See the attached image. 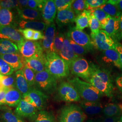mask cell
Segmentation results:
<instances>
[{
    "instance_id": "cell-1",
    "label": "cell",
    "mask_w": 122,
    "mask_h": 122,
    "mask_svg": "<svg viewBox=\"0 0 122 122\" xmlns=\"http://www.w3.org/2000/svg\"><path fill=\"white\" fill-rule=\"evenodd\" d=\"M103 95L113 96V86L109 70L92 63V73L89 81Z\"/></svg>"
},
{
    "instance_id": "cell-2",
    "label": "cell",
    "mask_w": 122,
    "mask_h": 122,
    "mask_svg": "<svg viewBox=\"0 0 122 122\" xmlns=\"http://www.w3.org/2000/svg\"><path fill=\"white\" fill-rule=\"evenodd\" d=\"M45 70L56 79L67 77L70 73L68 63L55 52L45 53Z\"/></svg>"
},
{
    "instance_id": "cell-3",
    "label": "cell",
    "mask_w": 122,
    "mask_h": 122,
    "mask_svg": "<svg viewBox=\"0 0 122 122\" xmlns=\"http://www.w3.org/2000/svg\"><path fill=\"white\" fill-rule=\"evenodd\" d=\"M84 100L91 102L99 101L103 94L91 83L84 81L77 77L68 80Z\"/></svg>"
},
{
    "instance_id": "cell-4",
    "label": "cell",
    "mask_w": 122,
    "mask_h": 122,
    "mask_svg": "<svg viewBox=\"0 0 122 122\" xmlns=\"http://www.w3.org/2000/svg\"><path fill=\"white\" fill-rule=\"evenodd\" d=\"M57 80L45 70L36 73L35 85L37 89L44 94L51 95L56 92L57 89Z\"/></svg>"
},
{
    "instance_id": "cell-5",
    "label": "cell",
    "mask_w": 122,
    "mask_h": 122,
    "mask_svg": "<svg viewBox=\"0 0 122 122\" xmlns=\"http://www.w3.org/2000/svg\"><path fill=\"white\" fill-rule=\"evenodd\" d=\"M71 73L89 82L92 73V63L83 57H78L68 63Z\"/></svg>"
},
{
    "instance_id": "cell-6",
    "label": "cell",
    "mask_w": 122,
    "mask_h": 122,
    "mask_svg": "<svg viewBox=\"0 0 122 122\" xmlns=\"http://www.w3.org/2000/svg\"><path fill=\"white\" fill-rule=\"evenodd\" d=\"M86 118V113L79 106L70 104L61 108L58 122H84Z\"/></svg>"
},
{
    "instance_id": "cell-7",
    "label": "cell",
    "mask_w": 122,
    "mask_h": 122,
    "mask_svg": "<svg viewBox=\"0 0 122 122\" xmlns=\"http://www.w3.org/2000/svg\"><path fill=\"white\" fill-rule=\"evenodd\" d=\"M17 45L20 54L25 59L41 57L45 53L41 43L38 41L25 39Z\"/></svg>"
},
{
    "instance_id": "cell-8",
    "label": "cell",
    "mask_w": 122,
    "mask_h": 122,
    "mask_svg": "<svg viewBox=\"0 0 122 122\" xmlns=\"http://www.w3.org/2000/svg\"><path fill=\"white\" fill-rule=\"evenodd\" d=\"M92 43L94 47L101 51L115 49L116 42L104 30H100L96 34L91 33Z\"/></svg>"
},
{
    "instance_id": "cell-9",
    "label": "cell",
    "mask_w": 122,
    "mask_h": 122,
    "mask_svg": "<svg viewBox=\"0 0 122 122\" xmlns=\"http://www.w3.org/2000/svg\"><path fill=\"white\" fill-rule=\"evenodd\" d=\"M66 34L75 43L86 48L89 52L93 50L94 46L90 36L83 31L74 26H70Z\"/></svg>"
},
{
    "instance_id": "cell-10",
    "label": "cell",
    "mask_w": 122,
    "mask_h": 122,
    "mask_svg": "<svg viewBox=\"0 0 122 122\" xmlns=\"http://www.w3.org/2000/svg\"><path fill=\"white\" fill-rule=\"evenodd\" d=\"M57 97L59 100L66 102H78L81 97L74 87L69 82L63 81L57 89Z\"/></svg>"
},
{
    "instance_id": "cell-11",
    "label": "cell",
    "mask_w": 122,
    "mask_h": 122,
    "mask_svg": "<svg viewBox=\"0 0 122 122\" xmlns=\"http://www.w3.org/2000/svg\"><path fill=\"white\" fill-rule=\"evenodd\" d=\"M100 29L105 30L113 40L118 42L121 38L119 18L109 17L100 21Z\"/></svg>"
},
{
    "instance_id": "cell-12",
    "label": "cell",
    "mask_w": 122,
    "mask_h": 122,
    "mask_svg": "<svg viewBox=\"0 0 122 122\" xmlns=\"http://www.w3.org/2000/svg\"><path fill=\"white\" fill-rule=\"evenodd\" d=\"M97 60L102 66L113 65L122 69L118 54L115 49H109L102 51L98 57Z\"/></svg>"
},
{
    "instance_id": "cell-13",
    "label": "cell",
    "mask_w": 122,
    "mask_h": 122,
    "mask_svg": "<svg viewBox=\"0 0 122 122\" xmlns=\"http://www.w3.org/2000/svg\"><path fill=\"white\" fill-rule=\"evenodd\" d=\"M56 34V27L55 25L52 24L47 25L44 35V39L41 43L45 53L54 52L53 43Z\"/></svg>"
},
{
    "instance_id": "cell-14",
    "label": "cell",
    "mask_w": 122,
    "mask_h": 122,
    "mask_svg": "<svg viewBox=\"0 0 122 122\" xmlns=\"http://www.w3.org/2000/svg\"><path fill=\"white\" fill-rule=\"evenodd\" d=\"M0 39L9 40L16 44L25 39L18 29L9 26H0Z\"/></svg>"
},
{
    "instance_id": "cell-15",
    "label": "cell",
    "mask_w": 122,
    "mask_h": 122,
    "mask_svg": "<svg viewBox=\"0 0 122 122\" xmlns=\"http://www.w3.org/2000/svg\"><path fill=\"white\" fill-rule=\"evenodd\" d=\"M18 18L17 12L15 13L11 10L0 8V26H11L16 29L17 24L20 19Z\"/></svg>"
},
{
    "instance_id": "cell-16",
    "label": "cell",
    "mask_w": 122,
    "mask_h": 122,
    "mask_svg": "<svg viewBox=\"0 0 122 122\" xmlns=\"http://www.w3.org/2000/svg\"><path fill=\"white\" fill-rule=\"evenodd\" d=\"M38 111L35 106L22 99L16 106L15 113L21 118H28L32 120Z\"/></svg>"
},
{
    "instance_id": "cell-17",
    "label": "cell",
    "mask_w": 122,
    "mask_h": 122,
    "mask_svg": "<svg viewBox=\"0 0 122 122\" xmlns=\"http://www.w3.org/2000/svg\"><path fill=\"white\" fill-rule=\"evenodd\" d=\"M28 94L34 102L38 110H44L46 108L48 99V97L46 94L39 90L33 87H32Z\"/></svg>"
},
{
    "instance_id": "cell-18",
    "label": "cell",
    "mask_w": 122,
    "mask_h": 122,
    "mask_svg": "<svg viewBox=\"0 0 122 122\" xmlns=\"http://www.w3.org/2000/svg\"><path fill=\"white\" fill-rule=\"evenodd\" d=\"M76 15L71 8L66 9L57 12L56 22L59 28L63 27L70 23L75 22Z\"/></svg>"
},
{
    "instance_id": "cell-19",
    "label": "cell",
    "mask_w": 122,
    "mask_h": 122,
    "mask_svg": "<svg viewBox=\"0 0 122 122\" xmlns=\"http://www.w3.org/2000/svg\"><path fill=\"white\" fill-rule=\"evenodd\" d=\"M0 58L10 66L14 71L20 70L24 66L25 59L20 54H6L0 55Z\"/></svg>"
},
{
    "instance_id": "cell-20",
    "label": "cell",
    "mask_w": 122,
    "mask_h": 122,
    "mask_svg": "<svg viewBox=\"0 0 122 122\" xmlns=\"http://www.w3.org/2000/svg\"><path fill=\"white\" fill-rule=\"evenodd\" d=\"M57 10L53 0H48L42 12V17L47 25L53 23L56 16Z\"/></svg>"
},
{
    "instance_id": "cell-21",
    "label": "cell",
    "mask_w": 122,
    "mask_h": 122,
    "mask_svg": "<svg viewBox=\"0 0 122 122\" xmlns=\"http://www.w3.org/2000/svg\"><path fill=\"white\" fill-rule=\"evenodd\" d=\"M80 107L85 113L90 115L101 113L104 109L100 101L91 102L83 100L80 103Z\"/></svg>"
},
{
    "instance_id": "cell-22",
    "label": "cell",
    "mask_w": 122,
    "mask_h": 122,
    "mask_svg": "<svg viewBox=\"0 0 122 122\" xmlns=\"http://www.w3.org/2000/svg\"><path fill=\"white\" fill-rule=\"evenodd\" d=\"M24 65H26L33 70L36 73L45 70V53L41 57L25 59Z\"/></svg>"
},
{
    "instance_id": "cell-23",
    "label": "cell",
    "mask_w": 122,
    "mask_h": 122,
    "mask_svg": "<svg viewBox=\"0 0 122 122\" xmlns=\"http://www.w3.org/2000/svg\"><path fill=\"white\" fill-rule=\"evenodd\" d=\"M64 35L65 38L63 47L59 54V55L62 58L66 61L67 63H69L75 58L80 57H78L74 53L66 33Z\"/></svg>"
},
{
    "instance_id": "cell-24",
    "label": "cell",
    "mask_w": 122,
    "mask_h": 122,
    "mask_svg": "<svg viewBox=\"0 0 122 122\" xmlns=\"http://www.w3.org/2000/svg\"><path fill=\"white\" fill-rule=\"evenodd\" d=\"M17 12L19 17L22 20L37 21L42 19V14L40 12L29 7L18 9Z\"/></svg>"
},
{
    "instance_id": "cell-25",
    "label": "cell",
    "mask_w": 122,
    "mask_h": 122,
    "mask_svg": "<svg viewBox=\"0 0 122 122\" xmlns=\"http://www.w3.org/2000/svg\"><path fill=\"white\" fill-rule=\"evenodd\" d=\"M15 88L23 95L28 94L30 91L32 87L29 85L25 78L23 70H18L16 71Z\"/></svg>"
},
{
    "instance_id": "cell-26",
    "label": "cell",
    "mask_w": 122,
    "mask_h": 122,
    "mask_svg": "<svg viewBox=\"0 0 122 122\" xmlns=\"http://www.w3.org/2000/svg\"><path fill=\"white\" fill-rule=\"evenodd\" d=\"M47 25L43 22L38 21L25 20L20 19L17 24L18 29L24 30L26 29H32L35 30L43 31L45 30Z\"/></svg>"
},
{
    "instance_id": "cell-27",
    "label": "cell",
    "mask_w": 122,
    "mask_h": 122,
    "mask_svg": "<svg viewBox=\"0 0 122 122\" xmlns=\"http://www.w3.org/2000/svg\"><path fill=\"white\" fill-rule=\"evenodd\" d=\"M22 98V94L17 89H9L5 93V104L10 107L17 106Z\"/></svg>"
},
{
    "instance_id": "cell-28",
    "label": "cell",
    "mask_w": 122,
    "mask_h": 122,
    "mask_svg": "<svg viewBox=\"0 0 122 122\" xmlns=\"http://www.w3.org/2000/svg\"><path fill=\"white\" fill-rule=\"evenodd\" d=\"M20 54L17 46L9 40L0 39V55Z\"/></svg>"
},
{
    "instance_id": "cell-29",
    "label": "cell",
    "mask_w": 122,
    "mask_h": 122,
    "mask_svg": "<svg viewBox=\"0 0 122 122\" xmlns=\"http://www.w3.org/2000/svg\"><path fill=\"white\" fill-rule=\"evenodd\" d=\"M91 15V11L86 10L78 15L75 20L76 28L82 30L88 27L89 25Z\"/></svg>"
},
{
    "instance_id": "cell-30",
    "label": "cell",
    "mask_w": 122,
    "mask_h": 122,
    "mask_svg": "<svg viewBox=\"0 0 122 122\" xmlns=\"http://www.w3.org/2000/svg\"><path fill=\"white\" fill-rule=\"evenodd\" d=\"M3 122H25L23 119L9 109H5L1 113Z\"/></svg>"
},
{
    "instance_id": "cell-31",
    "label": "cell",
    "mask_w": 122,
    "mask_h": 122,
    "mask_svg": "<svg viewBox=\"0 0 122 122\" xmlns=\"http://www.w3.org/2000/svg\"><path fill=\"white\" fill-rule=\"evenodd\" d=\"M31 122H56L52 113L45 110L39 111Z\"/></svg>"
},
{
    "instance_id": "cell-32",
    "label": "cell",
    "mask_w": 122,
    "mask_h": 122,
    "mask_svg": "<svg viewBox=\"0 0 122 122\" xmlns=\"http://www.w3.org/2000/svg\"><path fill=\"white\" fill-rule=\"evenodd\" d=\"M122 107L117 104L110 103L106 105L103 110L105 117L118 116L121 113Z\"/></svg>"
},
{
    "instance_id": "cell-33",
    "label": "cell",
    "mask_w": 122,
    "mask_h": 122,
    "mask_svg": "<svg viewBox=\"0 0 122 122\" xmlns=\"http://www.w3.org/2000/svg\"><path fill=\"white\" fill-rule=\"evenodd\" d=\"M99 8L112 17L119 18L122 13L115 5L107 2L100 6Z\"/></svg>"
},
{
    "instance_id": "cell-34",
    "label": "cell",
    "mask_w": 122,
    "mask_h": 122,
    "mask_svg": "<svg viewBox=\"0 0 122 122\" xmlns=\"http://www.w3.org/2000/svg\"><path fill=\"white\" fill-rule=\"evenodd\" d=\"M71 9L73 10L75 14L77 15L80 14L85 10H89V5L86 0H74L71 5Z\"/></svg>"
},
{
    "instance_id": "cell-35",
    "label": "cell",
    "mask_w": 122,
    "mask_h": 122,
    "mask_svg": "<svg viewBox=\"0 0 122 122\" xmlns=\"http://www.w3.org/2000/svg\"><path fill=\"white\" fill-rule=\"evenodd\" d=\"M65 35L61 33H56L53 43L54 52L59 55L63 45Z\"/></svg>"
},
{
    "instance_id": "cell-36",
    "label": "cell",
    "mask_w": 122,
    "mask_h": 122,
    "mask_svg": "<svg viewBox=\"0 0 122 122\" xmlns=\"http://www.w3.org/2000/svg\"><path fill=\"white\" fill-rule=\"evenodd\" d=\"M25 78L29 85L32 87L35 84V77L36 73L26 65L24 66L22 69Z\"/></svg>"
},
{
    "instance_id": "cell-37",
    "label": "cell",
    "mask_w": 122,
    "mask_h": 122,
    "mask_svg": "<svg viewBox=\"0 0 122 122\" xmlns=\"http://www.w3.org/2000/svg\"><path fill=\"white\" fill-rule=\"evenodd\" d=\"M46 2V0H29L28 1V6L30 9L42 13Z\"/></svg>"
},
{
    "instance_id": "cell-38",
    "label": "cell",
    "mask_w": 122,
    "mask_h": 122,
    "mask_svg": "<svg viewBox=\"0 0 122 122\" xmlns=\"http://www.w3.org/2000/svg\"><path fill=\"white\" fill-rule=\"evenodd\" d=\"M2 82L5 88L11 89L15 88V75L2 76Z\"/></svg>"
},
{
    "instance_id": "cell-39",
    "label": "cell",
    "mask_w": 122,
    "mask_h": 122,
    "mask_svg": "<svg viewBox=\"0 0 122 122\" xmlns=\"http://www.w3.org/2000/svg\"><path fill=\"white\" fill-rule=\"evenodd\" d=\"M14 70L10 66L0 58V75L9 76L13 74Z\"/></svg>"
},
{
    "instance_id": "cell-40",
    "label": "cell",
    "mask_w": 122,
    "mask_h": 122,
    "mask_svg": "<svg viewBox=\"0 0 122 122\" xmlns=\"http://www.w3.org/2000/svg\"><path fill=\"white\" fill-rule=\"evenodd\" d=\"M0 8H4L11 10L16 9L17 10L19 8L18 0H0Z\"/></svg>"
},
{
    "instance_id": "cell-41",
    "label": "cell",
    "mask_w": 122,
    "mask_h": 122,
    "mask_svg": "<svg viewBox=\"0 0 122 122\" xmlns=\"http://www.w3.org/2000/svg\"><path fill=\"white\" fill-rule=\"evenodd\" d=\"M57 10L60 11L71 8V5L74 2L72 0H54Z\"/></svg>"
},
{
    "instance_id": "cell-42",
    "label": "cell",
    "mask_w": 122,
    "mask_h": 122,
    "mask_svg": "<svg viewBox=\"0 0 122 122\" xmlns=\"http://www.w3.org/2000/svg\"><path fill=\"white\" fill-rule=\"evenodd\" d=\"M69 39L74 53L78 57L83 56L89 52L86 48L75 43L72 40L70 39L69 38Z\"/></svg>"
},
{
    "instance_id": "cell-43",
    "label": "cell",
    "mask_w": 122,
    "mask_h": 122,
    "mask_svg": "<svg viewBox=\"0 0 122 122\" xmlns=\"http://www.w3.org/2000/svg\"><path fill=\"white\" fill-rule=\"evenodd\" d=\"M89 26L92 34H96L100 30V22L92 13Z\"/></svg>"
},
{
    "instance_id": "cell-44",
    "label": "cell",
    "mask_w": 122,
    "mask_h": 122,
    "mask_svg": "<svg viewBox=\"0 0 122 122\" xmlns=\"http://www.w3.org/2000/svg\"><path fill=\"white\" fill-rule=\"evenodd\" d=\"M90 11L92 14H93L100 22L105 19L110 17L109 15L106 14L99 7L92 9Z\"/></svg>"
},
{
    "instance_id": "cell-45",
    "label": "cell",
    "mask_w": 122,
    "mask_h": 122,
    "mask_svg": "<svg viewBox=\"0 0 122 122\" xmlns=\"http://www.w3.org/2000/svg\"><path fill=\"white\" fill-rule=\"evenodd\" d=\"M86 1L89 5V10L94 8L99 7L105 4L107 1V0H87Z\"/></svg>"
},
{
    "instance_id": "cell-46",
    "label": "cell",
    "mask_w": 122,
    "mask_h": 122,
    "mask_svg": "<svg viewBox=\"0 0 122 122\" xmlns=\"http://www.w3.org/2000/svg\"><path fill=\"white\" fill-rule=\"evenodd\" d=\"M18 31L21 34L25 39L32 41L35 30L30 29H26L24 30L18 29Z\"/></svg>"
},
{
    "instance_id": "cell-47",
    "label": "cell",
    "mask_w": 122,
    "mask_h": 122,
    "mask_svg": "<svg viewBox=\"0 0 122 122\" xmlns=\"http://www.w3.org/2000/svg\"><path fill=\"white\" fill-rule=\"evenodd\" d=\"M107 3L115 5L118 10L122 12V0H107Z\"/></svg>"
},
{
    "instance_id": "cell-48",
    "label": "cell",
    "mask_w": 122,
    "mask_h": 122,
    "mask_svg": "<svg viewBox=\"0 0 122 122\" xmlns=\"http://www.w3.org/2000/svg\"><path fill=\"white\" fill-rule=\"evenodd\" d=\"M115 82L118 90L122 93V74L118 75L116 77Z\"/></svg>"
},
{
    "instance_id": "cell-49",
    "label": "cell",
    "mask_w": 122,
    "mask_h": 122,
    "mask_svg": "<svg viewBox=\"0 0 122 122\" xmlns=\"http://www.w3.org/2000/svg\"><path fill=\"white\" fill-rule=\"evenodd\" d=\"M115 50L117 52L119 55V60L122 66V45L118 42L116 43Z\"/></svg>"
},
{
    "instance_id": "cell-50",
    "label": "cell",
    "mask_w": 122,
    "mask_h": 122,
    "mask_svg": "<svg viewBox=\"0 0 122 122\" xmlns=\"http://www.w3.org/2000/svg\"><path fill=\"white\" fill-rule=\"evenodd\" d=\"M44 38V35L41 31L35 30L32 41H36L39 39H43Z\"/></svg>"
},
{
    "instance_id": "cell-51",
    "label": "cell",
    "mask_w": 122,
    "mask_h": 122,
    "mask_svg": "<svg viewBox=\"0 0 122 122\" xmlns=\"http://www.w3.org/2000/svg\"><path fill=\"white\" fill-rule=\"evenodd\" d=\"M118 116H114L111 117H105L102 120V122H118Z\"/></svg>"
},
{
    "instance_id": "cell-52",
    "label": "cell",
    "mask_w": 122,
    "mask_h": 122,
    "mask_svg": "<svg viewBox=\"0 0 122 122\" xmlns=\"http://www.w3.org/2000/svg\"><path fill=\"white\" fill-rule=\"evenodd\" d=\"M8 90L7 89H5L4 91L0 92V106L5 104V97L6 92Z\"/></svg>"
},
{
    "instance_id": "cell-53",
    "label": "cell",
    "mask_w": 122,
    "mask_h": 122,
    "mask_svg": "<svg viewBox=\"0 0 122 122\" xmlns=\"http://www.w3.org/2000/svg\"><path fill=\"white\" fill-rule=\"evenodd\" d=\"M28 1L27 0H18L19 8L23 9L28 7Z\"/></svg>"
},
{
    "instance_id": "cell-54",
    "label": "cell",
    "mask_w": 122,
    "mask_h": 122,
    "mask_svg": "<svg viewBox=\"0 0 122 122\" xmlns=\"http://www.w3.org/2000/svg\"><path fill=\"white\" fill-rule=\"evenodd\" d=\"M119 26H120V30L121 33V38L122 39V13L119 17Z\"/></svg>"
},
{
    "instance_id": "cell-55",
    "label": "cell",
    "mask_w": 122,
    "mask_h": 122,
    "mask_svg": "<svg viewBox=\"0 0 122 122\" xmlns=\"http://www.w3.org/2000/svg\"><path fill=\"white\" fill-rule=\"evenodd\" d=\"M6 88L3 86L2 82V75H0V92L4 91Z\"/></svg>"
},
{
    "instance_id": "cell-56",
    "label": "cell",
    "mask_w": 122,
    "mask_h": 122,
    "mask_svg": "<svg viewBox=\"0 0 122 122\" xmlns=\"http://www.w3.org/2000/svg\"><path fill=\"white\" fill-rule=\"evenodd\" d=\"M86 122H96V121H94V120H93V119H88V120H87Z\"/></svg>"
},
{
    "instance_id": "cell-57",
    "label": "cell",
    "mask_w": 122,
    "mask_h": 122,
    "mask_svg": "<svg viewBox=\"0 0 122 122\" xmlns=\"http://www.w3.org/2000/svg\"><path fill=\"white\" fill-rule=\"evenodd\" d=\"M96 122H102V120H101L100 119H98L96 121Z\"/></svg>"
},
{
    "instance_id": "cell-58",
    "label": "cell",
    "mask_w": 122,
    "mask_h": 122,
    "mask_svg": "<svg viewBox=\"0 0 122 122\" xmlns=\"http://www.w3.org/2000/svg\"><path fill=\"white\" fill-rule=\"evenodd\" d=\"M121 121H122V116H121Z\"/></svg>"
},
{
    "instance_id": "cell-59",
    "label": "cell",
    "mask_w": 122,
    "mask_h": 122,
    "mask_svg": "<svg viewBox=\"0 0 122 122\" xmlns=\"http://www.w3.org/2000/svg\"><path fill=\"white\" fill-rule=\"evenodd\" d=\"M118 122H122V121H118Z\"/></svg>"
}]
</instances>
